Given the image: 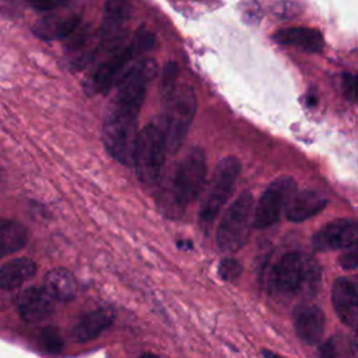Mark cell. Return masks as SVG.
<instances>
[{
	"label": "cell",
	"instance_id": "484cf974",
	"mask_svg": "<svg viewBox=\"0 0 358 358\" xmlns=\"http://www.w3.org/2000/svg\"><path fill=\"white\" fill-rule=\"evenodd\" d=\"M338 263H340V266H341L343 268H345V270L358 268V249L344 253V255L340 257Z\"/></svg>",
	"mask_w": 358,
	"mask_h": 358
},
{
	"label": "cell",
	"instance_id": "7a4b0ae2",
	"mask_svg": "<svg viewBox=\"0 0 358 358\" xmlns=\"http://www.w3.org/2000/svg\"><path fill=\"white\" fill-rule=\"evenodd\" d=\"M154 42V35L148 29L138 28L126 42L106 53L101 63L94 67L84 81L85 91L90 95L108 92L127 67L134 64L143 53L151 50Z\"/></svg>",
	"mask_w": 358,
	"mask_h": 358
},
{
	"label": "cell",
	"instance_id": "603a6c76",
	"mask_svg": "<svg viewBox=\"0 0 358 358\" xmlns=\"http://www.w3.org/2000/svg\"><path fill=\"white\" fill-rule=\"evenodd\" d=\"M242 273V264L232 257H225L218 264V274L224 281H235Z\"/></svg>",
	"mask_w": 358,
	"mask_h": 358
},
{
	"label": "cell",
	"instance_id": "f1b7e54d",
	"mask_svg": "<svg viewBox=\"0 0 358 358\" xmlns=\"http://www.w3.org/2000/svg\"><path fill=\"white\" fill-rule=\"evenodd\" d=\"M263 355H264V358H285V357L275 354L273 351H268V350H263Z\"/></svg>",
	"mask_w": 358,
	"mask_h": 358
},
{
	"label": "cell",
	"instance_id": "6da1fadb",
	"mask_svg": "<svg viewBox=\"0 0 358 358\" xmlns=\"http://www.w3.org/2000/svg\"><path fill=\"white\" fill-rule=\"evenodd\" d=\"M155 74L157 64L152 59H138L120 76L116 91L106 106L102 141L106 152L122 165H133L138 113Z\"/></svg>",
	"mask_w": 358,
	"mask_h": 358
},
{
	"label": "cell",
	"instance_id": "4fadbf2b",
	"mask_svg": "<svg viewBox=\"0 0 358 358\" xmlns=\"http://www.w3.org/2000/svg\"><path fill=\"white\" fill-rule=\"evenodd\" d=\"M331 301L343 323L358 326V275L337 278L333 284Z\"/></svg>",
	"mask_w": 358,
	"mask_h": 358
},
{
	"label": "cell",
	"instance_id": "7402d4cb",
	"mask_svg": "<svg viewBox=\"0 0 358 358\" xmlns=\"http://www.w3.org/2000/svg\"><path fill=\"white\" fill-rule=\"evenodd\" d=\"M41 341H42V345L50 352V354H57L63 350V337L60 334V331L53 327V326H49V327H45L41 333Z\"/></svg>",
	"mask_w": 358,
	"mask_h": 358
},
{
	"label": "cell",
	"instance_id": "277c9868",
	"mask_svg": "<svg viewBox=\"0 0 358 358\" xmlns=\"http://www.w3.org/2000/svg\"><path fill=\"white\" fill-rule=\"evenodd\" d=\"M161 99L165 106L164 131L168 151L176 152L180 150L197 110L196 92L189 84L179 83L172 92L161 96Z\"/></svg>",
	"mask_w": 358,
	"mask_h": 358
},
{
	"label": "cell",
	"instance_id": "d6986e66",
	"mask_svg": "<svg viewBox=\"0 0 358 358\" xmlns=\"http://www.w3.org/2000/svg\"><path fill=\"white\" fill-rule=\"evenodd\" d=\"M36 273V263L29 257H15L0 267V289L20 288Z\"/></svg>",
	"mask_w": 358,
	"mask_h": 358
},
{
	"label": "cell",
	"instance_id": "52a82bcc",
	"mask_svg": "<svg viewBox=\"0 0 358 358\" xmlns=\"http://www.w3.org/2000/svg\"><path fill=\"white\" fill-rule=\"evenodd\" d=\"M207 176V158L201 147H192L180 159L172 182V204L176 210L186 208L199 199Z\"/></svg>",
	"mask_w": 358,
	"mask_h": 358
},
{
	"label": "cell",
	"instance_id": "ba28073f",
	"mask_svg": "<svg viewBox=\"0 0 358 358\" xmlns=\"http://www.w3.org/2000/svg\"><path fill=\"white\" fill-rule=\"evenodd\" d=\"M239 173L241 161L234 155H228L217 164L204 199L200 204L199 220L201 225L210 227L214 222V220L231 197Z\"/></svg>",
	"mask_w": 358,
	"mask_h": 358
},
{
	"label": "cell",
	"instance_id": "7c38bea8",
	"mask_svg": "<svg viewBox=\"0 0 358 358\" xmlns=\"http://www.w3.org/2000/svg\"><path fill=\"white\" fill-rule=\"evenodd\" d=\"M15 303L22 320L28 323H38L53 315L57 301L45 287L35 285L21 291Z\"/></svg>",
	"mask_w": 358,
	"mask_h": 358
},
{
	"label": "cell",
	"instance_id": "f546056e",
	"mask_svg": "<svg viewBox=\"0 0 358 358\" xmlns=\"http://www.w3.org/2000/svg\"><path fill=\"white\" fill-rule=\"evenodd\" d=\"M138 358H159V357L155 355V354H152V352H144V354H141Z\"/></svg>",
	"mask_w": 358,
	"mask_h": 358
},
{
	"label": "cell",
	"instance_id": "cb8c5ba5",
	"mask_svg": "<svg viewBox=\"0 0 358 358\" xmlns=\"http://www.w3.org/2000/svg\"><path fill=\"white\" fill-rule=\"evenodd\" d=\"M343 90L345 96L358 103V73L351 74V73H344L343 74Z\"/></svg>",
	"mask_w": 358,
	"mask_h": 358
},
{
	"label": "cell",
	"instance_id": "d4e9b609",
	"mask_svg": "<svg viewBox=\"0 0 358 358\" xmlns=\"http://www.w3.org/2000/svg\"><path fill=\"white\" fill-rule=\"evenodd\" d=\"M36 11H55L69 4L70 0H24Z\"/></svg>",
	"mask_w": 358,
	"mask_h": 358
},
{
	"label": "cell",
	"instance_id": "8fae6325",
	"mask_svg": "<svg viewBox=\"0 0 358 358\" xmlns=\"http://www.w3.org/2000/svg\"><path fill=\"white\" fill-rule=\"evenodd\" d=\"M358 243V221L350 218L334 220L322 227L313 236L315 250H337L351 248Z\"/></svg>",
	"mask_w": 358,
	"mask_h": 358
},
{
	"label": "cell",
	"instance_id": "9a60e30c",
	"mask_svg": "<svg viewBox=\"0 0 358 358\" xmlns=\"http://www.w3.org/2000/svg\"><path fill=\"white\" fill-rule=\"evenodd\" d=\"M294 327L296 336L306 344L319 343L324 331V315L313 303H302L294 310Z\"/></svg>",
	"mask_w": 358,
	"mask_h": 358
},
{
	"label": "cell",
	"instance_id": "5bb4252c",
	"mask_svg": "<svg viewBox=\"0 0 358 358\" xmlns=\"http://www.w3.org/2000/svg\"><path fill=\"white\" fill-rule=\"evenodd\" d=\"M80 24L81 15L77 13H55L36 20L32 32L42 41H60L74 35Z\"/></svg>",
	"mask_w": 358,
	"mask_h": 358
},
{
	"label": "cell",
	"instance_id": "3957f363",
	"mask_svg": "<svg viewBox=\"0 0 358 358\" xmlns=\"http://www.w3.org/2000/svg\"><path fill=\"white\" fill-rule=\"evenodd\" d=\"M270 278L280 295H312L320 282V266L303 252H289L274 266Z\"/></svg>",
	"mask_w": 358,
	"mask_h": 358
},
{
	"label": "cell",
	"instance_id": "4316f807",
	"mask_svg": "<svg viewBox=\"0 0 358 358\" xmlns=\"http://www.w3.org/2000/svg\"><path fill=\"white\" fill-rule=\"evenodd\" d=\"M319 354H320L323 358H336L337 350H336V345H334L333 340H327L326 343H323V344L319 347Z\"/></svg>",
	"mask_w": 358,
	"mask_h": 358
},
{
	"label": "cell",
	"instance_id": "ac0fdd59",
	"mask_svg": "<svg viewBox=\"0 0 358 358\" xmlns=\"http://www.w3.org/2000/svg\"><path fill=\"white\" fill-rule=\"evenodd\" d=\"M273 39L281 45L296 46L305 52H320L324 46V38L320 31L308 27H291L277 31Z\"/></svg>",
	"mask_w": 358,
	"mask_h": 358
},
{
	"label": "cell",
	"instance_id": "9c48e42d",
	"mask_svg": "<svg viewBox=\"0 0 358 358\" xmlns=\"http://www.w3.org/2000/svg\"><path fill=\"white\" fill-rule=\"evenodd\" d=\"M129 0H105L102 21L96 34L94 59L105 56L129 39L127 24L130 20Z\"/></svg>",
	"mask_w": 358,
	"mask_h": 358
},
{
	"label": "cell",
	"instance_id": "5b68a950",
	"mask_svg": "<svg viewBox=\"0 0 358 358\" xmlns=\"http://www.w3.org/2000/svg\"><path fill=\"white\" fill-rule=\"evenodd\" d=\"M253 194L245 190L225 210L218 224L217 245L220 250L234 253L245 246L253 227Z\"/></svg>",
	"mask_w": 358,
	"mask_h": 358
},
{
	"label": "cell",
	"instance_id": "2e32d148",
	"mask_svg": "<svg viewBox=\"0 0 358 358\" xmlns=\"http://www.w3.org/2000/svg\"><path fill=\"white\" fill-rule=\"evenodd\" d=\"M327 199L315 190H302L295 193L285 208V217L291 222H302L323 211Z\"/></svg>",
	"mask_w": 358,
	"mask_h": 358
},
{
	"label": "cell",
	"instance_id": "83f0119b",
	"mask_svg": "<svg viewBox=\"0 0 358 358\" xmlns=\"http://www.w3.org/2000/svg\"><path fill=\"white\" fill-rule=\"evenodd\" d=\"M352 350H354V354L358 357V326H355V331L352 336Z\"/></svg>",
	"mask_w": 358,
	"mask_h": 358
},
{
	"label": "cell",
	"instance_id": "44dd1931",
	"mask_svg": "<svg viewBox=\"0 0 358 358\" xmlns=\"http://www.w3.org/2000/svg\"><path fill=\"white\" fill-rule=\"evenodd\" d=\"M28 242V229L18 221L0 220V259L21 250Z\"/></svg>",
	"mask_w": 358,
	"mask_h": 358
},
{
	"label": "cell",
	"instance_id": "30bf717a",
	"mask_svg": "<svg viewBox=\"0 0 358 358\" xmlns=\"http://www.w3.org/2000/svg\"><path fill=\"white\" fill-rule=\"evenodd\" d=\"M296 193V182L288 175L275 178L262 193L253 214L255 228H267L278 221L282 211Z\"/></svg>",
	"mask_w": 358,
	"mask_h": 358
},
{
	"label": "cell",
	"instance_id": "8992f818",
	"mask_svg": "<svg viewBox=\"0 0 358 358\" xmlns=\"http://www.w3.org/2000/svg\"><path fill=\"white\" fill-rule=\"evenodd\" d=\"M168 152L166 136L157 123H147L137 136L133 165L138 179L145 185L158 180Z\"/></svg>",
	"mask_w": 358,
	"mask_h": 358
},
{
	"label": "cell",
	"instance_id": "e0dca14e",
	"mask_svg": "<svg viewBox=\"0 0 358 358\" xmlns=\"http://www.w3.org/2000/svg\"><path fill=\"white\" fill-rule=\"evenodd\" d=\"M115 315L106 308L87 312L73 327V338L77 343H88L102 334L112 323Z\"/></svg>",
	"mask_w": 358,
	"mask_h": 358
},
{
	"label": "cell",
	"instance_id": "ffe728a7",
	"mask_svg": "<svg viewBox=\"0 0 358 358\" xmlns=\"http://www.w3.org/2000/svg\"><path fill=\"white\" fill-rule=\"evenodd\" d=\"M43 287L57 302H69L77 295V280L67 268L63 267L50 270L45 275Z\"/></svg>",
	"mask_w": 358,
	"mask_h": 358
}]
</instances>
